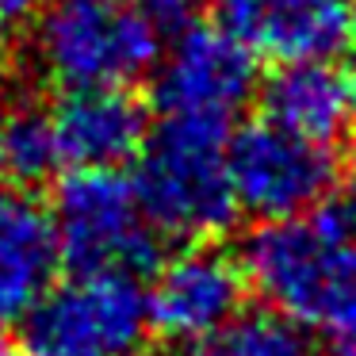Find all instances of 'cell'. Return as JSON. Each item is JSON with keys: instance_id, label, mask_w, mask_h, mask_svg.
Segmentation results:
<instances>
[{"instance_id": "7c38bea8", "label": "cell", "mask_w": 356, "mask_h": 356, "mask_svg": "<svg viewBox=\"0 0 356 356\" xmlns=\"http://www.w3.org/2000/svg\"><path fill=\"white\" fill-rule=\"evenodd\" d=\"M58 169H62V154H58L50 108L27 100L0 108V177L12 180V188L31 192L47 184Z\"/></svg>"}, {"instance_id": "5b68a950", "label": "cell", "mask_w": 356, "mask_h": 356, "mask_svg": "<svg viewBox=\"0 0 356 356\" xmlns=\"http://www.w3.org/2000/svg\"><path fill=\"white\" fill-rule=\"evenodd\" d=\"M226 172L238 211H249L268 226L330 203L341 188V154L337 146H318L272 127L268 119H253L226 142Z\"/></svg>"}, {"instance_id": "9c48e42d", "label": "cell", "mask_w": 356, "mask_h": 356, "mask_svg": "<svg viewBox=\"0 0 356 356\" xmlns=\"http://www.w3.org/2000/svg\"><path fill=\"white\" fill-rule=\"evenodd\" d=\"M62 245L50 207L35 192L0 188V325L24 322L58 287Z\"/></svg>"}, {"instance_id": "e0dca14e", "label": "cell", "mask_w": 356, "mask_h": 356, "mask_svg": "<svg viewBox=\"0 0 356 356\" xmlns=\"http://www.w3.org/2000/svg\"><path fill=\"white\" fill-rule=\"evenodd\" d=\"M0 356H19V353H16V345H12L8 337H4V330H0Z\"/></svg>"}, {"instance_id": "d6986e66", "label": "cell", "mask_w": 356, "mask_h": 356, "mask_svg": "<svg viewBox=\"0 0 356 356\" xmlns=\"http://www.w3.org/2000/svg\"><path fill=\"white\" fill-rule=\"evenodd\" d=\"M353 100H356V77H353Z\"/></svg>"}, {"instance_id": "3957f363", "label": "cell", "mask_w": 356, "mask_h": 356, "mask_svg": "<svg viewBox=\"0 0 356 356\" xmlns=\"http://www.w3.org/2000/svg\"><path fill=\"white\" fill-rule=\"evenodd\" d=\"M62 264L73 276H134L161 264V234L146 218L134 180L119 169H77L54 195Z\"/></svg>"}, {"instance_id": "4fadbf2b", "label": "cell", "mask_w": 356, "mask_h": 356, "mask_svg": "<svg viewBox=\"0 0 356 356\" xmlns=\"http://www.w3.org/2000/svg\"><path fill=\"white\" fill-rule=\"evenodd\" d=\"M172 356H325L318 341L307 337V330L272 310L241 314L230 330L200 345H180Z\"/></svg>"}, {"instance_id": "5bb4252c", "label": "cell", "mask_w": 356, "mask_h": 356, "mask_svg": "<svg viewBox=\"0 0 356 356\" xmlns=\"http://www.w3.org/2000/svg\"><path fill=\"white\" fill-rule=\"evenodd\" d=\"M310 330L322 333L325 356H356V249L325 287Z\"/></svg>"}, {"instance_id": "7a4b0ae2", "label": "cell", "mask_w": 356, "mask_h": 356, "mask_svg": "<svg viewBox=\"0 0 356 356\" xmlns=\"http://www.w3.org/2000/svg\"><path fill=\"white\" fill-rule=\"evenodd\" d=\"M230 131L165 119L146 138L134 169V192L157 234L207 241L238 215L226 172Z\"/></svg>"}, {"instance_id": "30bf717a", "label": "cell", "mask_w": 356, "mask_h": 356, "mask_svg": "<svg viewBox=\"0 0 356 356\" xmlns=\"http://www.w3.org/2000/svg\"><path fill=\"white\" fill-rule=\"evenodd\" d=\"M62 165L77 169H119L142 154L149 138L146 108L127 88L62 92L50 108Z\"/></svg>"}, {"instance_id": "ffe728a7", "label": "cell", "mask_w": 356, "mask_h": 356, "mask_svg": "<svg viewBox=\"0 0 356 356\" xmlns=\"http://www.w3.org/2000/svg\"><path fill=\"white\" fill-rule=\"evenodd\" d=\"M0 180H4V177H0Z\"/></svg>"}, {"instance_id": "6da1fadb", "label": "cell", "mask_w": 356, "mask_h": 356, "mask_svg": "<svg viewBox=\"0 0 356 356\" xmlns=\"http://www.w3.org/2000/svg\"><path fill=\"white\" fill-rule=\"evenodd\" d=\"M31 65L62 92L123 88L157 70L169 39L142 0H50L31 24Z\"/></svg>"}, {"instance_id": "52a82bcc", "label": "cell", "mask_w": 356, "mask_h": 356, "mask_svg": "<svg viewBox=\"0 0 356 356\" xmlns=\"http://www.w3.org/2000/svg\"><path fill=\"white\" fill-rule=\"evenodd\" d=\"M146 295L154 333L177 345H200L245 314L249 280L238 257L211 241H192L157 264L154 287Z\"/></svg>"}, {"instance_id": "ac0fdd59", "label": "cell", "mask_w": 356, "mask_h": 356, "mask_svg": "<svg viewBox=\"0 0 356 356\" xmlns=\"http://www.w3.org/2000/svg\"><path fill=\"white\" fill-rule=\"evenodd\" d=\"M348 42H353V50H356V12H353V27H348Z\"/></svg>"}, {"instance_id": "277c9868", "label": "cell", "mask_w": 356, "mask_h": 356, "mask_svg": "<svg viewBox=\"0 0 356 356\" xmlns=\"http://www.w3.org/2000/svg\"><path fill=\"white\" fill-rule=\"evenodd\" d=\"M24 356H142L154 322L134 276H73L24 318Z\"/></svg>"}, {"instance_id": "9a60e30c", "label": "cell", "mask_w": 356, "mask_h": 356, "mask_svg": "<svg viewBox=\"0 0 356 356\" xmlns=\"http://www.w3.org/2000/svg\"><path fill=\"white\" fill-rule=\"evenodd\" d=\"M325 211H330V215L341 222V230H345L348 238L356 241V172H353L348 180H341V188L330 195Z\"/></svg>"}, {"instance_id": "2e32d148", "label": "cell", "mask_w": 356, "mask_h": 356, "mask_svg": "<svg viewBox=\"0 0 356 356\" xmlns=\"http://www.w3.org/2000/svg\"><path fill=\"white\" fill-rule=\"evenodd\" d=\"M50 0H0V31H12L19 24H35Z\"/></svg>"}, {"instance_id": "8992f818", "label": "cell", "mask_w": 356, "mask_h": 356, "mask_svg": "<svg viewBox=\"0 0 356 356\" xmlns=\"http://www.w3.org/2000/svg\"><path fill=\"white\" fill-rule=\"evenodd\" d=\"M257 92V58L215 24H192L157 62L154 100L165 119L230 131Z\"/></svg>"}, {"instance_id": "ba28073f", "label": "cell", "mask_w": 356, "mask_h": 356, "mask_svg": "<svg viewBox=\"0 0 356 356\" xmlns=\"http://www.w3.org/2000/svg\"><path fill=\"white\" fill-rule=\"evenodd\" d=\"M222 35L280 65L330 62L348 47L353 12L345 0H203Z\"/></svg>"}, {"instance_id": "8fae6325", "label": "cell", "mask_w": 356, "mask_h": 356, "mask_svg": "<svg viewBox=\"0 0 356 356\" xmlns=\"http://www.w3.org/2000/svg\"><path fill=\"white\" fill-rule=\"evenodd\" d=\"M261 119L318 146H333L356 119L353 77L333 62L276 65L261 85Z\"/></svg>"}]
</instances>
